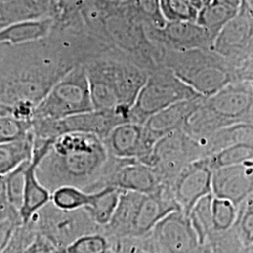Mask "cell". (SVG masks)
I'll return each mask as SVG.
<instances>
[{
	"label": "cell",
	"instance_id": "3957f363",
	"mask_svg": "<svg viewBox=\"0 0 253 253\" xmlns=\"http://www.w3.org/2000/svg\"><path fill=\"white\" fill-rule=\"evenodd\" d=\"M84 68L94 110L128 116L149 71L112 50L88 59Z\"/></svg>",
	"mask_w": 253,
	"mask_h": 253
},
{
	"label": "cell",
	"instance_id": "9c48e42d",
	"mask_svg": "<svg viewBox=\"0 0 253 253\" xmlns=\"http://www.w3.org/2000/svg\"><path fill=\"white\" fill-rule=\"evenodd\" d=\"M38 235L43 236L58 250H66L81 236L102 233L84 209L57 208L52 201L38 210L28 220Z\"/></svg>",
	"mask_w": 253,
	"mask_h": 253
},
{
	"label": "cell",
	"instance_id": "ffe728a7",
	"mask_svg": "<svg viewBox=\"0 0 253 253\" xmlns=\"http://www.w3.org/2000/svg\"><path fill=\"white\" fill-rule=\"evenodd\" d=\"M205 158L239 144H253V124H235L219 128L197 142Z\"/></svg>",
	"mask_w": 253,
	"mask_h": 253
},
{
	"label": "cell",
	"instance_id": "30bf717a",
	"mask_svg": "<svg viewBox=\"0 0 253 253\" xmlns=\"http://www.w3.org/2000/svg\"><path fill=\"white\" fill-rule=\"evenodd\" d=\"M203 158L205 156L199 144L178 129L155 144L145 164L154 168L163 185L170 189L175 177L186 166Z\"/></svg>",
	"mask_w": 253,
	"mask_h": 253
},
{
	"label": "cell",
	"instance_id": "cb8c5ba5",
	"mask_svg": "<svg viewBox=\"0 0 253 253\" xmlns=\"http://www.w3.org/2000/svg\"><path fill=\"white\" fill-rule=\"evenodd\" d=\"M121 191L114 187H107L94 192L90 204L84 208L92 220L101 229L108 224L113 217Z\"/></svg>",
	"mask_w": 253,
	"mask_h": 253
},
{
	"label": "cell",
	"instance_id": "f6af8a7d",
	"mask_svg": "<svg viewBox=\"0 0 253 253\" xmlns=\"http://www.w3.org/2000/svg\"><path fill=\"white\" fill-rule=\"evenodd\" d=\"M111 1H115V2H122L123 0H111Z\"/></svg>",
	"mask_w": 253,
	"mask_h": 253
},
{
	"label": "cell",
	"instance_id": "6da1fadb",
	"mask_svg": "<svg viewBox=\"0 0 253 253\" xmlns=\"http://www.w3.org/2000/svg\"><path fill=\"white\" fill-rule=\"evenodd\" d=\"M40 184L52 195L65 187L94 193L107 188L117 159L102 140L85 133H67L53 140L41 158L33 156Z\"/></svg>",
	"mask_w": 253,
	"mask_h": 253
},
{
	"label": "cell",
	"instance_id": "ac0fdd59",
	"mask_svg": "<svg viewBox=\"0 0 253 253\" xmlns=\"http://www.w3.org/2000/svg\"><path fill=\"white\" fill-rule=\"evenodd\" d=\"M52 0H0V30L20 22L52 18Z\"/></svg>",
	"mask_w": 253,
	"mask_h": 253
},
{
	"label": "cell",
	"instance_id": "7dc6e473",
	"mask_svg": "<svg viewBox=\"0 0 253 253\" xmlns=\"http://www.w3.org/2000/svg\"><path fill=\"white\" fill-rule=\"evenodd\" d=\"M109 253H111V252H109Z\"/></svg>",
	"mask_w": 253,
	"mask_h": 253
},
{
	"label": "cell",
	"instance_id": "9a60e30c",
	"mask_svg": "<svg viewBox=\"0 0 253 253\" xmlns=\"http://www.w3.org/2000/svg\"><path fill=\"white\" fill-rule=\"evenodd\" d=\"M107 187L142 194H152L165 186L151 166L134 160L117 159L116 165L109 176Z\"/></svg>",
	"mask_w": 253,
	"mask_h": 253
},
{
	"label": "cell",
	"instance_id": "5bb4252c",
	"mask_svg": "<svg viewBox=\"0 0 253 253\" xmlns=\"http://www.w3.org/2000/svg\"><path fill=\"white\" fill-rule=\"evenodd\" d=\"M211 190L214 197L228 200L238 207L253 194V162L212 171Z\"/></svg>",
	"mask_w": 253,
	"mask_h": 253
},
{
	"label": "cell",
	"instance_id": "8992f818",
	"mask_svg": "<svg viewBox=\"0 0 253 253\" xmlns=\"http://www.w3.org/2000/svg\"><path fill=\"white\" fill-rule=\"evenodd\" d=\"M211 51L225 59L240 81H253V5L241 0L237 12L216 37Z\"/></svg>",
	"mask_w": 253,
	"mask_h": 253
},
{
	"label": "cell",
	"instance_id": "277c9868",
	"mask_svg": "<svg viewBox=\"0 0 253 253\" xmlns=\"http://www.w3.org/2000/svg\"><path fill=\"white\" fill-rule=\"evenodd\" d=\"M243 123L253 124V81L233 82L202 98L182 130L200 142L219 128Z\"/></svg>",
	"mask_w": 253,
	"mask_h": 253
},
{
	"label": "cell",
	"instance_id": "ba28073f",
	"mask_svg": "<svg viewBox=\"0 0 253 253\" xmlns=\"http://www.w3.org/2000/svg\"><path fill=\"white\" fill-rule=\"evenodd\" d=\"M200 97L202 96L178 79L169 69L160 66L149 72L129 111V122L143 125L147 118L163 109Z\"/></svg>",
	"mask_w": 253,
	"mask_h": 253
},
{
	"label": "cell",
	"instance_id": "7a4b0ae2",
	"mask_svg": "<svg viewBox=\"0 0 253 253\" xmlns=\"http://www.w3.org/2000/svg\"><path fill=\"white\" fill-rule=\"evenodd\" d=\"M81 18L87 33L110 50L149 72L161 66L163 49L150 42L145 27L128 14L121 2L85 0Z\"/></svg>",
	"mask_w": 253,
	"mask_h": 253
},
{
	"label": "cell",
	"instance_id": "7402d4cb",
	"mask_svg": "<svg viewBox=\"0 0 253 253\" xmlns=\"http://www.w3.org/2000/svg\"><path fill=\"white\" fill-rule=\"evenodd\" d=\"M51 201V194L38 181L34 170V163H31L27 169L24 198L19 215L22 223H27L31 217L46 204Z\"/></svg>",
	"mask_w": 253,
	"mask_h": 253
},
{
	"label": "cell",
	"instance_id": "836d02e7",
	"mask_svg": "<svg viewBox=\"0 0 253 253\" xmlns=\"http://www.w3.org/2000/svg\"><path fill=\"white\" fill-rule=\"evenodd\" d=\"M161 8L167 22H195L199 11L189 0H161Z\"/></svg>",
	"mask_w": 253,
	"mask_h": 253
},
{
	"label": "cell",
	"instance_id": "e0dca14e",
	"mask_svg": "<svg viewBox=\"0 0 253 253\" xmlns=\"http://www.w3.org/2000/svg\"><path fill=\"white\" fill-rule=\"evenodd\" d=\"M102 142L109 155L118 160H134L145 164L150 155L145 146L144 126L138 123L119 124Z\"/></svg>",
	"mask_w": 253,
	"mask_h": 253
},
{
	"label": "cell",
	"instance_id": "74e56055",
	"mask_svg": "<svg viewBox=\"0 0 253 253\" xmlns=\"http://www.w3.org/2000/svg\"><path fill=\"white\" fill-rule=\"evenodd\" d=\"M7 219H17L22 222L18 211L12 208L9 203L6 190L5 176L0 175V221Z\"/></svg>",
	"mask_w": 253,
	"mask_h": 253
},
{
	"label": "cell",
	"instance_id": "7c38bea8",
	"mask_svg": "<svg viewBox=\"0 0 253 253\" xmlns=\"http://www.w3.org/2000/svg\"><path fill=\"white\" fill-rule=\"evenodd\" d=\"M145 32L155 45L172 52L211 50L213 45V41L196 22H167L163 28L148 29Z\"/></svg>",
	"mask_w": 253,
	"mask_h": 253
},
{
	"label": "cell",
	"instance_id": "4316f807",
	"mask_svg": "<svg viewBox=\"0 0 253 253\" xmlns=\"http://www.w3.org/2000/svg\"><path fill=\"white\" fill-rule=\"evenodd\" d=\"M212 171L226 166L253 162V144H239L206 157Z\"/></svg>",
	"mask_w": 253,
	"mask_h": 253
},
{
	"label": "cell",
	"instance_id": "52a82bcc",
	"mask_svg": "<svg viewBox=\"0 0 253 253\" xmlns=\"http://www.w3.org/2000/svg\"><path fill=\"white\" fill-rule=\"evenodd\" d=\"M93 108L84 64H79L57 82L37 106L32 120L54 121Z\"/></svg>",
	"mask_w": 253,
	"mask_h": 253
},
{
	"label": "cell",
	"instance_id": "f1b7e54d",
	"mask_svg": "<svg viewBox=\"0 0 253 253\" xmlns=\"http://www.w3.org/2000/svg\"><path fill=\"white\" fill-rule=\"evenodd\" d=\"M237 212L238 208L235 207L232 202L213 196L211 204L213 235L211 237L223 235L229 232L235 225Z\"/></svg>",
	"mask_w": 253,
	"mask_h": 253
},
{
	"label": "cell",
	"instance_id": "d590c367",
	"mask_svg": "<svg viewBox=\"0 0 253 253\" xmlns=\"http://www.w3.org/2000/svg\"><path fill=\"white\" fill-rule=\"evenodd\" d=\"M31 130V122L0 115V144L20 139Z\"/></svg>",
	"mask_w": 253,
	"mask_h": 253
},
{
	"label": "cell",
	"instance_id": "5b68a950",
	"mask_svg": "<svg viewBox=\"0 0 253 253\" xmlns=\"http://www.w3.org/2000/svg\"><path fill=\"white\" fill-rule=\"evenodd\" d=\"M161 66L169 69L204 98L215 94L233 82L240 81L232 66L211 50H163Z\"/></svg>",
	"mask_w": 253,
	"mask_h": 253
},
{
	"label": "cell",
	"instance_id": "2e32d148",
	"mask_svg": "<svg viewBox=\"0 0 253 253\" xmlns=\"http://www.w3.org/2000/svg\"><path fill=\"white\" fill-rule=\"evenodd\" d=\"M204 97L175 103L154 114L143 124L145 144L151 153L155 144L172 131L182 129L188 118L198 107Z\"/></svg>",
	"mask_w": 253,
	"mask_h": 253
},
{
	"label": "cell",
	"instance_id": "83f0119b",
	"mask_svg": "<svg viewBox=\"0 0 253 253\" xmlns=\"http://www.w3.org/2000/svg\"><path fill=\"white\" fill-rule=\"evenodd\" d=\"M213 195L208 194L199 200L189 213V218L196 234L199 237L202 246L213 235L212 216H211V204Z\"/></svg>",
	"mask_w": 253,
	"mask_h": 253
},
{
	"label": "cell",
	"instance_id": "f546056e",
	"mask_svg": "<svg viewBox=\"0 0 253 253\" xmlns=\"http://www.w3.org/2000/svg\"><path fill=\"white\" fill-rule=\"evenodd\" d=\"M234 230L245 248L253 250V194L238 207Z\"/></svg>",
	"mask_w": 253,
	"mask_h": 253
},
{
	"label": "cell",
	"instance_id": "ab89813d",
	"mask_svg": "<svg viewBox=\"0 0 253 253\" xmlns=\"http://www.w3.org/2000/svg\"><path fill=\"white\" fill-rule=\"evenodd\" d=\"M62 250H58L50 243L43 236L36 234L32 242L28 245L25 253H60Z\"/></svg>",
	"mask_w": 253,
	"mask_h": 253
},
{
	"label": "cell",
	"instance_id": "603a6c76",
	"mask_svg": "<svg viewBox=\"0 0 253 253\" xmlns=\"http://www.w3.org/2000/svg\"><path fill=\"white\" fill-rule=\"evenodd\" d=\"M236 12L237 9H233L218 0H213L202 7L195 22L208 33L214 42L217 34Z\"/></svg>",
	"mask_w": 253,
	"mask_h": 253
},
{
	"label": "cell",
	"instance_id": "d6a6232c",
	"mask_svg": "<svg viewBox=\"0 0 253 253\" xmlns=\"http://www.w3.org/2000/svg\"><path fill=\"white\" fill-rule=\"evenodd\" d=\"M93 193H85L83 190L65 187L55 190L51 195V201L57 208L74 210L87 207L92 201Z\"/></svg>",
	"mask_w": 253,
	"mask_h": 253
},
{
	"label": "cell",
	"instance_id": "ee69618b",
	"mask_svg": "<svg viewBox=\"0 0 253 253\" xmlns=\"http://www.w3.org/2000/svg\"><path fill=\"white\" fill-rule=\"evenodd\" d=\"M60 253H68V252H67V251H66V250H62V251H61V252H60Z\"/></svg>",
	"mask_w": 253,
	"mask_h": 253
},
{
	"label": "cell",
	"instance_id": "d6986e66",
	"mask_svg": "<svg viewBox=\"0 0 253 253\" xmlns=\"http://www.w3.org/2000/svg\"><path fill=\"white\" fill-rule=\"evenodd\" d=\"M54 26L52 18L20 22L0 30V43L18 45L42 41L50 36Z\"/></svg>",
	"mask_w": 253,
	"mask_h": 253
},
{
	"label": "cell",
	"instance_id": "484cf974",
	"mask_svg": "<svg viewBox=\"0 0 253 253\" xmlns=\"http://www.w3.org/2000/svg\"><path fill=\"white\" fill-rule=\"evenodd\" d=\"M85 0H52L54 30L84 27L81 11Z\"/></svg>",
	"mask_w": 253,
	"mask_h": 253
},
{
	"label": "cell",
	"instance_id": "1f68e13d",
	"mask_svg": "<svg viewBox=\"0 0 253 253\" xmlns=\"http://www.w3.org/2000/svg\"><path fill=\"white\" fill-rule=\"evenodd\" d=\"M109 242L112 253H160L150 233L142 236L122 237Z\"/></svg>",
	"mask_w": 253,
	"mask_h": 253
},
{
	"label": "cell",
	"instance_id": "7bdbcfd3",
	"mask_svg": "<svg viewBox=\"0 0 253 253\" xmlns=\"http://www.w3.org/2000/svg\"><path fill=\"white\" fill-rule=\"evenodd\" d=\"M211 1H213V0H203V5L205 6V5H207L208 3H210Z\"/></svg>",
	"mask_w": 253,
	"mask_h": 253
},
{
	"label": "cell",
	"instance_id": "bcb514c9",
	"mask_svg": "<svg viewBox=\"0 0 253 253\" xmlns=\"http://www.w3.org/2000/svg\"><path fill=\"white\" fill-rule=\"evenodd\" d=\"M249 3H251V4H253V0H247Z\"/></svg>",
	"mask_w": 253,
	"mask_h": 253
},
{
	"label": "cell",
	"instance_id": "4fadbf2b",
	"mask_svg": "<svg viewBox=\"0 0 253 253\" xmlns=\"http://www.w3.org/2000/svg\"><path fill=\"white\" fill-rule=\"evenodd\" d=\"M211 177L212 170L206 158L190 163L179 172L170 190L181 212L189 215L199 200L212 194Z\"/></svg>",
	"mask_w": 253,
	"mask_h": 253
},
{
	"label": "cell",
	"instance_id": "e575fe53",
	"mask_svg": "<svg viewBox=\"0 0 253 253\" xmlns=\"http://www.w3.org/2000/svg\"><path fill=\"white\" fill-rule=\"evenodd\" d=\"M66 251L69 253H109L110 242L102 233H94L81 236Z\"/></svg>",
	"mask_w": 253,
	"mask_h": 253
},
{
	"label": "cell",
	"instance_id": "d4e9b609",
	"mask_svg": "<svg viewBox=\"0 0 253 253\" xmlns=\"http://www.w3.org/2000/svg\"><path fill=\"white\" fill-rule=\"evenodd\" d=\"M121 3L145 30L163 28L167 23L161 8V0H123Z\"/></svg>",
	"mask_w": 253,
	"mask_h": 253
},
{
	"label": "cell",
	"instance_id": "8d00e7d4",
	"mask_svg": "<svg viewBox=\"0 0 253 253\" xmlns=\"http://www.w3.org/2000/svg\"><path fill=\"white\" fill-rule=\"evenodd\" d=\"M36 235V232L30 225L25 223L19 225L9 241V245L2 253H25L28 245L32 242Z\"/></svg>",
	"mask_w": 253,
	"mask_h": 253
},
{
	"label": "cell",
	"instance_id": "b9f144b4",
	"mask_svg": "<svg viewBox=\"0 0 253 253\" xmlns=\"http://www.w3.org/2000/svg\"><path fill=\"white\" fill-rule=\"evenodd\" d=\"M201 253H210L208 252L207 249H205L204 247H202V249H201Z\"/></svg>",
	"mask_w": 253,
	"mask_h": 253
},
{
	"label": "cell",
	"instance_id": "44dd1931",
	"mask_svg": "<svg viewBox=\"0 0 253 253\" xmlns=\"http://www.w3.org/2000/svg\"><path fill=\"white\" fill-rule=\"evenodd\" d=\"M34 139L30 132L20 139L0 144V175H6L33 156Z\"/></svg>",
	"mask_w": 253,
	"mask_h": 253
},
{
	"label": "cell",
	"instance_id": "60d3db41",
	"mask_svg": "<svg viewBox=\"0 0 253 253\" xmlns=\"http://www.w3.org/2000/svg\"><path fill=\"white\" fill-rule=\"evenodd\" d=\"M218 1L235 9H238L241 4V0H218Z\"/></svg>",
	"mask_w": 253,
	"mask_h": 253
},
{
	"label": "cell",
	"instance_id": "4dcf8cb0",
	"mask_svg": "<svg viewBox=\"0 0 253 253\" xmlns=\"http://www.w3.org/2000/svg\"><path fill=\"white\" fill-rule=\"evenodd\" d=\"M31 161L22 163L16 169L5 175V184L9 203L18 212L23 204L27 169Z\"/></svg>",
	"mask_w": 253,
	"mask_h": 253
},
{
	"label": "cell",
	"instance_id": "8fae6325",
	"mask_svg": "<svg viewBox=\"0 0 253 253\" xmlns=\"http://www.w3.org/2000/svg\"><path fill=\"white\" fill-rule=\"evenodd\" d=\"M150 235L160 253H201L199 237L189 216L181 211L163 217Z\"/></svg>",
	"mask_w": 253,
	"mask_h": 253
},
{
	"label": "cell",
	"instance_id": "f35d334b",
	"mask_svg": "<svg viewBox=\"0 0 253 253\" xmlns=\"http://www.w3.org/2000/svg\"><path fill=\"white\" fill-rule=\"evenodd\" d=\"M23 224L17 219H7L0 221V253H3L13 235L15 229Z\"/></svg>",
	"mask_w": 253,
	"mask_h": 253
}]
</instances>
